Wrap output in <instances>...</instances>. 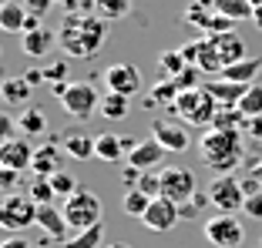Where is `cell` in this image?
<instances>
[{
  "instance_id": "obj_7",
  "label": "cell",
  "mask_w": 262,
  "mask_h": 248,
  "mask_svg": "<svg viewBox=\"0 0 262 248\" xmlns=\"http://www.w3.org/2000/svg\"><path fill=\"white\" fill-rule=\"evenodd\" d=\"M37 208L31 194H7L0 205V225L7 232H24L27 225H37Z\"/></svg>"
},
{
  "instance_id": "obj_34",
  "label": "cell",
  "mask_w": 262,
  "mask_h": 248,
  "mask_svg": "<svg viewBox=\"0 0 262 248\" xmlns=\"http://www.w3.org/2000/svg\"><path fill=\"white\" fill-rule=\"evenodd\" d=\"M27 194H31L37 205H54V185H51V178H34L31 185H27Z\"/></svg>"
},
{
  "instance_id": "obj_52",
  "label": "cell",
  "mask_w": 262,
  "mask_h": 248,
  "mask_svg": "<svg viewBox=\"0 0 262 248\" xmlns=\"http://www.w3.org/2000/svg\"><path fill=\"white\" fill-rule=\"evenodd\" d=\"M252 23L262 31V7H255V14H252Z\"/></svg>"
},
{
  "instance_id": "obj_18",
  "label": "cell",
  "mask_w": 262,
  "mask_h": 248,
  "mask_svg": "<svg viewBox=\"0 0 262 248\" xmlns=\"http://www.w3.org/2000/svg\"><path fill=\"white\" fill-rule=\"evenodd\" d=\"M94 144H98V138H91V134L81 131V128H71V131L61 134V147L74 158V161H88V158H94Z\"/></svg>"
},
{
  "instance_id": "obj_23",
  "label": "cell",
  "mask_w": 262,
  "mask_h": 248,
  "mask_svg": "<svg viewBox=\"0 0 262 248\" xmlns=\"http://www.w3.org/2000/svg\"><path fill=\"white\" fill-rule=\"evenodd\" d=\"M94 158H98V161H104V164L124 161V158H128V151H124V138H121V134H111V131L98 134V144H94Z\"/></svg>"
},
{
  "instance_id": "obj_43",
  "label": "cell",
  "mask_w": 262,
  "mask_h": 248,
  "mask_svg": "<svg viewBox=\"0 0 262 248\" xmlns=\"http://www.w3.org/2000/svg\"><path fill=\"white\" fill-rule=\"evenodd\" d=\"M239 181H242V191H246V198H252V194H259V191H262V181H255L252 175H242Z\"/></svg>"
},
{
  "instance_id": "obj_10",
  "label": "cell",
  "mask_w": 262,
  "mask_h": 248,
  "mask_svg": "<svg viewBox=\"0 0 262 248\" xmlns=\"http://www.w3.org/2000/svg\"><path fill=\"white\" fill-rule=\"evenodd\" d=\"M104 84L111 94H124V97H135L141 91V70L128 61H118L104 70Z\"/></svg>"
},
{
  "instance_id": "obj_51",
  "label": "cell",
  "mask_w": 262,
  "mask_h": 248,
  "mask_svg": "<svg viewBox=\"0 0 262 248\" xmlns=\"http://www.w3.org/2000/svg\"><path fill=\"white\" fill-rule=\"evenodd\" d=\"M249 175H252V178H255V181H262V161H255V164H252V168H249Z\"/></svg>"
},
{
  "instance_id": "obj_1",
  "label": "cell",
  "mask_w": 262,
  "mask_h": 248,
  "mask_svg": "<svg viewBox=\"0 0 262 248\" xmlns=\"http://www.w3.org/2000/svg\"><path fill=\"white\" fill-rule=\"evenodd\" d=\"M108 40V20L98 14H68L57 31V44L68 51V57H94Z\"/></svg>"
},
{
  "instance_id": "obj_16",
  "label": "cell",
  "mask_w": 262,
  "mask_h": 248,
  "mask_svg": "<svg viewBox=\"0 0 262 248\" xmlns=\"http://www.w3.org/2000/svg\"><path fill=\"white\" fill-rule=\"evenodd\" d=\"M246 87L249 84H235V81H225V78H208L205 81V91L219 101V108H239Z\"/></svg>"
},
{
  "instance_id": "obj_22",
  "label": "cell",
  "mask_w": 262,
  "mask_h": 248,
  "mask_svg": "<svg viewBox=\"0 0 262 248\" xmlns=\"http://www.w3.org/2000/svg\"><path fill=\"white\" fill-rule=\"evenodd\" d=\"M31 94L34 87L27 84V78H7L0 84V97L7 108H31Z\"/></svg>"
},
{
  "instance_id": "obj_50",
  "label": "cell",
  "mask_w": 262,
  "mask_h": 248,
  "mask_svg": "<svg viewBox=\"0 0 262 248\" xmlns=\"http://www.w3.org/2000/svg\"><path fill=\"white\" fill-rule=\"evenodd\" d=\"M51 91H54V97L61 101V97H64V91H68V81H54V84H51Z\"/></svg>"
},
{
  "instance_id": "obj_5",
  "label": "cell",
  "mask_w": 262,
  "mask_h": 248,
  "mask_svg": "<svg viewBox=\"0 0 262 248\" xmlns=\"http://www.w3.org/2000/svg\"><path fill=\"white\" fill-rule=\"evenodd\" d=\"M208 198H212V208L219 215H235L239 208H246V191H242V181L235 175H215L208 185Z\"/></svg>"
},
{
  "instance_id": "obj_12",
  "label": "cell",
  "mask_w": 262,
  "mask_h": 248,
  "mask_svg": "<svg viewBox=\"0 0 262 248\" xmlns=\"http://www.w3.org/2000/svg\"><path fill=\"white\" fill-rule=\"evenodd\" d=\"M141 221H145V228H151V232H171V228L182 221V211H178V205L168 202V198H151V205H148Z\"/></svg>"
},
{
  "instance_id": "obj_38",
  "label": "cell",
  "mask_w": 262,
  "mask_h": 248,
  "mask_svg": "<svg viewBox=\"0 0 262 248\" xmlns=\"http://www.w3.org/2000/svg\"><path fill=\"white\" fill-rule=\"evenodd\" d=\"M44 78H47V84H54V81H64V78H68V61L47 64V67H44Z\"/></svg>"
},
{
  "instance_id": "obj_44",
  "label": "cell",
  "mask_w": 262,
  "mask_h": 248,
  "mask_svg": "<svg viewBox=\"0 0 262 248\" xmlns=\"http://www.w3.org/2000/svg\"><path fill=\"white\" fill-rule=\"evenodd\" d=\"M246 131H249V138L262 141V114L259 117H246Z\"/></svg>"
},
{
  "instance_id": "obj_47",
  "label": "cell",
  "mask_w": 262,
  "mask_h": 248,
  "mask_svg": "<svg viewBox=\"0 0 262 248\" xmlns=\"http://www.w3.org/2000/svg\"><path fill=\"white\" fill-rule=\"evenodd\" d=\"M14 128H17V124H14V121H10V117H7V114L0 117V134H4V141H10V134H14Z\"/></svg>"
},
{
  "instance_id": "obj_26",
  "label": "cell",
  "mask_w": 262,
  "mask_h": 248,
  "mask_svg": "<svg viewBox=\"0 0 262 248\" xmlns=\"http://www.w3.org/2000/svg\"><path fill=\"white\" fill-rule=\"evenodd\" d=\"M17 131L24 134V138H34V134H44L47 131V114L40 108H24L20 117H17Z\"/></svg>"
},
{
  "instance_id": "obj_49",
  "label": "cell",
  "mask_w": 262,
  "mask_h": 248,
  "mask_svg": "<svg viewBox=\"0 0 262 248\" xmlns=\"http://www.w3.org/2000/svg\"><path fill=\"white\" fill-rule=\"evenodd\" d=\"M0 248H31V245H27V238H4Z\"/></svg>"
},
{
  "instance_id": "obj_8",
  "label": "cell",
  "mask_w": 262,
  "mask_h": 248,
  "mask_svg": "<svg viewBox=\"0 0 262 248\" xmlns=\"http://www.w3.org/2000/svg\"><path fill=\"white\" fill-rule=\"evenodd\" d=\"M61 108L68 111L71 117H77V121H88L94 111H101V94L91 81H74V84H68V91H64Z\"/></svg>"
},
{
  "instance_id": "obj_46",
  "label": "cell",
  "mask_w": 262,
  "mask_h": 248,
  "mask_svg": "<svg viewBox=\"0 0 262 248\" xmlns=\"http://www.w3.org/2000/svg\"><path fill=\"white\" fill-rule=\"evenodd\" d=\"M54 4H57V7H64L68 14H77V10L84 7V0H54Z\"/></svg>"
},
{
  "instance_id": "obj_3",
  "label": "cell",
  "mask_w": 262,
  "mask_h": 248,
  "mask_svg": "<svg viewBox=\"0 0 262 248\" xmlns=\"http://www.w3.org/2000/svg\"><path fill=\"white\" fill-rule=\"evenodd\" d=\"M171 114H178V121L188 124V128H212V121H215V114H219V101L205 91V84H202V87H195V91L178 94Z\"/></svg>"
},
{
  "instance_id": "obj_28",
  "label": "cell",
  "mask_w": 262,
  "mask_h": 248,
  "mask_svg": "<svg viewBox=\"0 0 262 248\" xmlns=\"http://www.w3.org/2000/svg\"><path fill=\"white\" fill-rule=\"evenodd\" d=\"M131 97H124V94H104V97H101V114L108 117V121H124V117H128V111H131Z\"/></svg>"
},
{
  "instance_id": "obj_27",
  "label": "cell",
  "mask_w": 262,
  "mask_h": 248,
  "mask_svg": "<svg viewBox=\"0 0 262 248\" xmlns=\"http://www.w3.org/2000/svg\"><path fill=\"white\" fill-rule=\"evenodd\" d=\"M61 248H104V225L84 228V232H74Z\"/></svg>"
},
{
  "instance_id": "obj_41",
  "label": "cell",
  "mask_w": 262,
  "mask_h": 248,
  "mask_svg": "<svg viewBox=\"0 0 262 248\" xmlns=\"http://www.w3.org/2000/svg\"><path fill=\"white\" fill-rule=\"evenodd\" d=\"M242 211H246L249 218H255V221H262V191L252 194V198H246V208Z\"/></svg>"
},
{
  "instance_id": "obj_40",
  "label": "cell",
  "mask_w": 262,
  "mask_h": 248,
  "mask_svg": "<svg viewBox=\"0 0 262 248\" xmlns=\"http://www.w3.org/2000/svg\"><path fill=\"white\" fill-rule=\"evenodd\" d=\"M17 181H20V171H14V168H0V188H4V191L14 194Z\"/></svg>"
},
{
  "instance_id": "obj_25",
  "label": "cell",
  "mask_w": 262,
  "mask_h": 248,
  "mask_svg": "<svg viewBox=\"0 0 262 248\" xmlns=\"http://www.w3.org/2000/svg\"><path fill=\"white\" fill-rule=\"evenodd\" d=\"M178 84H175V78H158V84L151 87V94H148V101H145V108H155V104H165V108H175V101H178Z\"/></svg>"
},
{
  "instance_id": "obj_9",
  "label": "cell",
  "mask_w": 262,
  "mask_h": 248,
  "mask_svg": "<svg viewBox=\"0 0 262 248\" xmlns=\"http://www.w3.org/2000/svg\"><path fill=\"white\" fill-rule=\"evenodd\" d=\"M195 191H199V181H195V175L188 168H178V164L162 168V198H168L175 205H185L195 198Z\"/></svg>"
},
{
  "instance_id": "obj_42",
  "label": "cell",
  "mask_w": 262,
  "mask_h": 248,
  "mask_svg": "<svg viewBox=\"0 0 262 248\" xmlns=\"http://www.w3.org/2000/svg\"><path fill=\"white\" fill-rule=\"evenodd\" d=\"M24 7L31 10V14H37V17H44L47 10L54 7V0H24Z\"/></svg>"
},
{
  "instance_id": "obj_20",
  "label": "cell",
  "mask_w": 262,
  "mask_h": 248,
  "mask_svg": "<svg viewBox=\"0 0 262 248\" xmlns=\"http://www.w3.org/2000/svg\"><path fill=\"white\" fill-rule=\"evenodd\" d=\"M212 44H215V51H219V57H222V64L229 67V64H239V61H246V40L239 37L235 31H229V34H215L212 37Z\"/></svg>"
},
{
  "instance_id": "obj_31",
  "label": "cell",
  "mask_w": 262,
  "mask_h": 248,
  "mask_svg": "<svg viewBox=\"0 0 262 248\" xmlns=\"http://www.w3.org/2000/svg\"><path fill=\"white\" fill-rule=\"evenodd\" d=\"M215 14H225V17H232V20L239 23V20H252L255 7L249 0H215Z\"/></svg>"
},
{
  "instance_id": "obj_29",
  "label": "cell",
  "mask_w": 262,
  "mask_h": 248,
  "mask_svg": "<svg viewBox=\"0 0 262 248\" xmlns=\"http://www.w3.org/2000/svg\"><path fill=\"white\" fill-rule=\"evenodd\" d=\"M91 7L94 14L101 17V20H121V17H128L131 10V0H91Z\"/></svg>"
},
{
  "instance_id": "obj_24",
  "label": "cell",
  "mask_w": 262,
  "mask_h": 248,
  "mask_svg": "<svg viewBox=\"0 0 262 248\" xmlns=\"http://www.w3.org/2000/svg\"><path fill=\"white\" fill-rule=\"evenodd\" d=\"M259 70H262V57H246V61H239V64L222 67V74H219V78L235 81V84H255Z\"/></svg>"
},
{
  "instance_id": "obj_14",
  "label": "cell",
  "mask_w": 262,
  "mask_h": 248,
  "mask_svg": "<svg viewBox=\"0 0 262 248\" xmlns=\"http://www.w3.org/2000/svg\"><path fill=\"white\" fill-rule=\"evenodd\" d=\"M64 147L57 144V141H47V144H40L37 151H34V161H31V175L34 178H54L57 171H64Z\"/></svg>"
},
{
  "instance_id": "obj_37",
  "label": "cell",
  "mask_w": 262,
  "mask_h": 248,
  "mask_svg": "<svg viewBox=\"0 0 262 248\" xmlns=\"http://www.w3.org/2000/svg\"><path fill=\"white\" fill-rule=\"evenodd\" d=\"M138 191H145L148 198H162V171H141Z\"/></svg>"
},
{
  "instance_id": "obj_36",
  "label": "cell",
  "mask_w": 262,
  "mask_h": 248,
  "mask_svg": "<svg viewBox=\"0 0 262 248\" xmlns=\"http://www.w3.org/2000/svg\"><path fill=\"white\" fill-rule=\"evenodd\" d=\"M202 78H205V70L195 67V64H188V67L175 78V84H178V91H195V87H202Z\"/></svg>"
},
{
  "instance_id": "obj_11",
  "label": "cell",
  "mask_w": 262,
  "mask_h": 248,
  "mask_svg": "<svg viewBox=\"0 0 262 248\" xmlns=\"http://www.w3.org/2000/svg\"><path fill=\"white\" fill-rule=\"evenodd\" d=\"M151 138L158 141L165 151H171V155H178V151H185V147L192 144L188 124H182V121H155L151 124Z\"/></svg>"
},
{
  "instance_id": "obj_30",
  "label": "cell",
  "mask_w": 262,
  "mask_h": 248,
  "mask_svg": "<svg viewBox=\"0 0 262 248\" xmlns=\"http://www.w3.org/2000/svg\"><path fill=\"white\" fill-rule=\"evenodd\" d=\"M148 205H151V198H148L145 191H138V188H128V191H124V198H121V211L128 218H145Z\"/></svg>"
},
{
  "instance_id": "obj_17",
  "label": "cell",
  "mask_w": 262,
  "mask_h": 248,
  "mask_svg": "<svg viewBox=\"0 0 262 248\" xmlns=\"http://www.w3.org/2000/svg\"><path fill=\"white\" fill-rule=\"evenodd\" d=\"M162 158H165V147L155 138H148V141H138V144H135V151L128 155V164L138 168V171H155L162 164Z\"/></svg>"
},
{
  "instance_id": "obj_19",
  "label": "cell",
  "mask_w": 262,
  "mask_h": 248,
  "mask_svg": "<svg viewBox=\"0 0 262 248\" xmlns=\"http://www.w3.org/2000/svg\"><path fill=\"white\" fill-rule=\"evenodd\" d=\"M57 44V34L54 31H47V27H37V31H27L20 37V51L27 57H47L51 51H54Z\"/></svg>"
},
{
  "instance_id": "obj_54",
  "label": "cell",
  "mask_w": 262,
  "mask_h": 248,
  "mask_svg": "<svg viewBox=\"0 0 262 248\" xmlns=\"http://www.w3.org/2000/svg\"><path fill=\"white\" fill-rule=\"evenodd\" d=\"M249 4H252V7H262V0H249Z\"/></svg>"
},
{
  "instance_id": "obj_13",
  "label": "cell",
  "mask_w": 262,
  "mask_h": 248,
  "mask_svg": "<svg viewBox=\"0 0 262 248\" xmlns=\"http://www.w3.org/2000/svg\"><path fill=\"white\" fill-rule=\"evenodd\" d=\"M34 151L27 138H10L0 144V168H14V171H31V161H34Z\"/></svg>"
},
{
  "instance_id": "obj_33",
  "label": "cell",
  "mask_w": 262,
  "mask_h": 248,
  "mask_svg": "<svg viewBox=\"0 0 262 248\" xmlns=\"http://www.w3.org/2000/svg\"><path fill=\"white\" fill-rule=\"evenodd\" d=\"M158 67H162L165 78H178V74H182V70L188 67V61L182 57V51L175 47V51H165V54L158 57Z\"/></svg>"
},
{
  "instance_id": "obj_15",
  "label": "cell",
  "mask_w": 262,
  "mask_h": 248,
  "mask_svg": "<svg viewBox=\"0 0 262 248\" xmlns=\"http://www.w3.org/2000/svg\"><path fill=\"white\" fill-rule=\"evenodd\" d=\"M37 228L47 238H54L57 245H64L71 238V225L64 218V208H54V205H40L37 208Z\"/></svg>"
},
{
  "instance_id": "obj_4",
  "label": "cell",
  "mask_w": 262,
  "mask_h": 248,
  "mask_svg": "<svg viewBox=\"0 0 262 248\" xmlns=\"http://www.w3.org/2000/svg\"><path fill=\"white\" fill-rule=\"evenodd\" d=\"M64 218H68L71 232H84V228L101 225L104 205H101V198L91 191V188H77L68 202H64Z\"/></svg>"
},
{
  "instance_id": "obj_32",
  "label": "cell",
  "mask_w": 262,
  "mask_h": 248,
  "mask_svg": "<svg viewBox=\"0 0 262 248\" xmlns=\"http://www.w3.org/2000/svg\"><path fill=\"white\" fill-rule=\"evenodd\" d=\"M235 111H239L242 117H259L262 114V84H259V81L246 87V94H242V101H239Z\"/></svg>"
},
{
  "instance_id": "obj_48",
  "label": "cell",
  "mask_w": 262,
  "mask_h": 248,
  "mask_svg": "<svg viewBox=\"0 0 262 248\" xmlns=\"http://www.w3.org/2000/svg\"><path fill=\"white\" fill-rule=\"evenodd\" d=\"M178 211H182V221H192V218L199 215V208H195L192 202H185V205H178Z\"/></svg>"
},
{
  "instance_id": "obj_35",
  "label": "cell",
  "mask_w": 262,
  "mask_h": 248,
  "mask_svg": "<svg viewBox=\"0 0 262 248\" xmlns=\"http://www.w3.org/2000/svg\"><path fill=\"white\" fill-rule=\"evenodd\" d=\"M51 185H54V194H57V198H64V202H68L71 194L81 188V185H77V178H74V175H68V171H57L54 178H51Z\"/></svg>"
},
{
  "instance_id": "obj_6",
  "label": "cell",
  "mask_w": 262,
  "mask_h": 248,
  "mask_svg": "<svg viewBox=\"0 0 262 248\" xmlns=\"http://www.w3.org/2000/svg\"><path fill=\"white\" fill-rule=\"evenodd\" d=\"M202 235H205L208 245L215 248H242L246 241V225H242L235 215H212L202 225Z\"/></svg>"
},
{
  "instance_id": "obj_21",
  "label": "cell",
  "mask_w": 262,
  "mask_h": 248,
  "mask_svg": "<svg viewBox=\"0 0 262 248\" xmlns=\"http://www.w3.org/2000/svg\"><path fill=\"white\" fill-rule=\"evenodd\" d=\"M27 17H31V10L24 7V0H4V7H0V31L24 34Z\"/></svg>"
},
{
  "instance_id": "obj_2",
  "label": "cell",
  "mask_w": 262,
  "mask_h": 248,
  "mask_svg": "<svg viewBox=\"0 0 262 248\" xmlns=\"http://www.w3.org/2000/svg\"><path fill=\"white\" fill-rule=\"evenodd\" d=\"M202 161L215 175H232L242 164L246 155V141H242V128H208L199 141Z\"/></svg>"
},
{
  "instance_id": "obj_39",
  "label": "cell",
  "mask_w": 262,
  "mask_h": 248,
  "mask_svg": "<svg viewBox=\"0 0 262 248\" xmlns=\"http://www.w3.org/2000/svg\"><path fill=\"white\" fill-rule=\"evenodd\" d=\"M178 51H182V57H185L188 64H195V67H199V54H202V37H199V40H188V44H182V47H178Z\"/></svg>"
},
{
  "instance_id": "obj_45",
  "label": "cell",
  "mask_w": 262,
  "mask_h": 248,
  "mask_svg": "<svg viewBox=\"0 0 262 248\" xmlns=\"http://www.w3.org/2000/svg\"><path fill=\"white\" fill-rule=\"evenodd\" d=\"M24 78H27V84H31V87H37V84H44V70H40V67H34V70H27V74H24Z\"/></svg>"
},
{
  "instance_id": "obj_53",
  "label": "cell",
  "mask_w": 262,
  "mask_h": 248,
  "mask_svg": "<svg viewBox=\"0 0 262 248\" xmlns=\"http://www.w3.org/2000/svg\"><path fill=\"white\" fill-rule=\"evenodd\" d=\"M104 248H131V245H124V241H108Z\"/></svg>"
}]
</instances>
